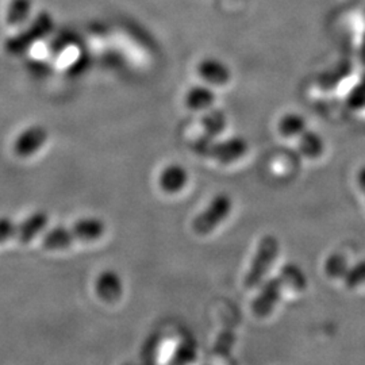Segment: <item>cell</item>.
<instances>
[{
    "label": "cell",
    "instance_id": "1",
    "mask_svg": "<svg viewBox=\"0 0 365 365\" xmlns=\"http://www.w3.org/2000/svg\"><path fill=\"white\" fill-rule=\"evenodd\" d=\"M279 253V241L274 235L264 237L259 244L257 253L253 259L252 267L245 277V287H257L274 265V260Z\"/></svg>",
    "mask_w": 365,
    "mask_h": 365
},
{
    "label": "cell",
    "instance_id": "2",
    "mask_svg": "<svg viewBox=\"0 0 365 365\" xmlns=\"http://www.w3.org/2000/svg\"><path fill=\"white\" fill-rule=\"evenodd\" d=\"M232 211V199L227 195H218L212 199L209 207L197 215L194 222V232L197 235H209L225 221Z\"/></svg>",
    "mask_w": 365,
    "mask_h": 365
},
{
    "label": "cell",
    "instance_id": "3",
    "mask_svg": "<svg viewBox=\"0 0 365 365\" xmlns=\"http://www.w3.org/2000/svg\"><path fill=\"white\" fill-rule=\"evenodd\" d=\"M280 289H282V283L277 279L271 280L268 284L264 286L257 299L253 302V312L256 315L262 318L274 310V304L280 298Z\"/></svg>",
    "mask_w": 365,
    "mask_h": 365
},
{
    "label": "cell",
    "instance_id": "4",
    "mask_svg": "<svg viewBox=\"0 0 365 365\" xmlns=\"http://www.w3.org/2000/svg\"><path fill=\"white\" fill-rule=\"evenodd\" d=\"M160 187L168 194L180 192L188 182V173L180 165H170L160 175Z\"/></svg>",
    "mask_w": 365,
    "mask_h": 365
},
{
    "label": "cell",
    "instance_id": "5",
    "mask_svg": "<svg viewBox=\"0 0 365 365\" xmlns=\"http://www.w3.org/2000/svg\"><path fill=\"white\" fill-rule=\"evenodd\" d=\"M199 73L210 84L222 86L226 84L230 80V71L226 66H223L221 61L207 58L200 63Z\"/></svg>",
    "mask_w": 365,
    "mask_h": 365
},
{
    "label": "cell",
    "instance_id": "6",
    "mask_svg": "<svg viewBox=\"0 0 365 365\" xmlns=\"http://www.w3.org/2000/svg\"><path fill=\"white\" fill-rule=\"evenodd\" d=\"M51 27H52L51 16L48 14H41L37 18V21L33 24V26L27 29L26 31L24 34H21L18 38L10 41V45L15 49H19V48L27 45L29 42L36 41L41 36H43Z\"/></svg>",
    "mask_w": 365,
    "mask_h": 365
},
{
    "label": "cell",
    "instance_id": "7",
    "mask_svg": "<svg viewBox=\"0 0 365 365\" xmlns=\"http://www.w3.org/2000/svg\"><path fill=\"white\" fill-rule=\"evenodd\" d=\"M248 145L245 141L240 140V138H235L230 140L227 143L218 145L214 148V157L220 161V163H233L235 160L241 158L247 153Z\"/></svg>",
    "mask_w": 365,
    "mask_h": 365
},
{
    "label": "cell",
    "instance_id": "8",
    "mask_svg": "<svg viewBox=\"0 0 365 365\" xmlns=\"http://www.w3.org/2000/svg\"><path fill=\"white\" fill-rule=\"evenodd\" d=\"M214 103V93L209 88L196 87L187 95V106L192 110H205Z\"/></svg>",
    "mask_w": 365,
    "mask_h": 365
},
{
    "label": "cell",
    "instance_id": "9",
    "mask_svg": "<svg viewBox=\"0 0 365 365\" xmlns=\"http://www.w3.org/2000/svg\"><path fill=\"white\" fill-rule=\"evenodd\" d=\"M31 10V0H11L7 9V21L10 24H21L29 16Z\"/></svg>",
    "mask_w": 365,
    "mask_h": 365
},
{
    "label": "cell",
    "instance_id": "10",
    "mask_svg": "<svg viewBox=\"0 0 365 365\" xmlns=\"http://www.w3.org/2000/svg\"><path fill=\"white\" fill-rule=\"evenodd\" d=\"M279 129L280 133L286 137H297V135H302L306 131V122L299 115L289 114L280 120Z\"/></svg>",
    "mask_w": 365,
    "mask_h": 365
},
{
    "label": "cell",
    "instance_id": "11",
    "mask_svg": "<svg viewBox=\"0 0 365 365\" xmlns=\"http://www.w3.org/2000/svg\"><path fill=\"white\" fill-rule=\"evenodd\" d=\"M300 150L309 157H319L321 153L324 152V144L321 141V138L310 133V131H304L302 134V141H300Z\"/></svg>",
    "mask_w": 365,
    "mask_h": 365
},
{
    "label": "cell",
    "instance_id": "12",
    "mask_svg": "<svg viewBox=\"0 0 365 365\" xmlns=\"http://www.w3.org/2000/svg\"><path fill=\"white\" fill-rule=\"evenodd\" d=\"M283 279L286 280L287 284L291 286V288H294L297 291H302L306 286L304 274H302V271L295 265H288L284 268Z\"/></svg>",
    "mask_w": 365,
    "mask_h": 365
},
{
    "label": "cell",
    "instance_id": "13",
    "mask_svg": "<svg viewBox=\"0 0 365 365\" xmlns=\"http://www.w3.org/2000/svg\"><path fill=\"white\" fill-rule=\"evenodd\" d=\"M325 269L329 277H342L346 274V260L341 255H333L329 257Z\"/></svg>",
    "mask_w": 365,
    "mask_h": 365
},
{
    "label": "cell",
    "instance_id": "14",
    "mask_svg": "<svg viewBox=\"0 0 365 365\" xmlns=\"http://www.w3.org/2000/svg\"><path fill=\"white\" fill-rule=\"evenodd\" d=\"M363 282H365V262L353 268L349 274H345V283H346L345 286L348 288L357 287Z\"/></svg>",
    "mask_w": 365,
    "mask_h": 365
},
{
    "label": "cell",
    "instance_id": "15",
    "mask_svg": "<svg viewBox=\"0 0 365 365\" xmlns=\"http://www.w3.org/2000/svg\"><path fill=\"white\" fill-rule=\"evenodd\" d=\"M205 126L210 134H220V131L225 128V115L222 113H212L205 119Z\"/></svg>",
    "mask_w": 365,
    "mask_h": 365
}]
</instances>
